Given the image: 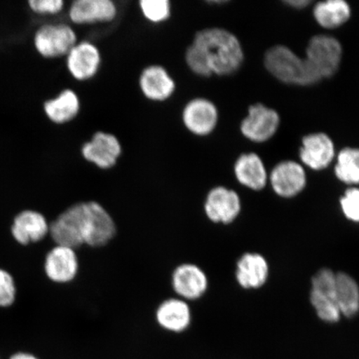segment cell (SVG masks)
<instances>
[{
    "mask_svg": "<svg viewBox=\"0 0 359 359\" xmlns=\"http://www.w3.org/2000/svg\"><path fill=\"white\" fill-rule=\"evenodd\" d=\"M340 208L348 221L359 223V187L348 188L340 198Z\"/></svg>",
    "mask_w": 359,
    "mask_h": 359,
    "instance_id": "cell-28",
    "label": "cell"
},
{
    "mask_svg": "<svg viewBox=\"0 0 359 359\" xmlns=\"http://www.w3.org/2000/svg\"><path fill=\"white\" fill-rule=\"evenodd\" d=\"M304 57L322 80L330 79L339 71L342 62V44L330 35H314L309 39Z\"/></svg>",
    "mask_w": 359,
    "mask_h": 359,
    "instance_id": "cell-4",
    "label": "cell"
},
{
    "mask_svg": "<svg viewBox=\"0 0 359 359\" xmlns=\"http://www.w3.org/2000/svg\"><path fill=\"white\" fill-rule=\"evenodd\" d=\"M170 287L174 296L193 304L200 302L208 293L210 279L199 264L183 262L173 269Z\"/></svg>",
    "mask_w": 359,
    "mask_h": 359,
    "instance_id": "cell-7",
    "label": "cell"
},
{
    "mask_svg": "<svg viewBox=\"0 0 359 359\" xmlns=\"http://www.w3.org/2000/svg\"><path fill=\"white\" fill-rule=\"evenodd\" d=\"M335 296L341 316L352 318L359 313V285L348 273H336Z\"/></svg>",
    "mask_w": 359,
    "mask_h": 359,
    "instance_id": "cell-25",
    "label": "cell"
},
{
    "mask_svg": "<svg viewBox=\"0 0 359 359\" xmlns=\"http://www.w3.org/2000/svg\"><path fill=\"white\" fill-rule=\"evenodd\" d=\"M81 110L79 97L74 90L65 89L55 97L44 102L43 111L52 123L62 125L77 118Z\"/></svg>",
    "mask_w": 359,
    "mask_h": 359,
    "instance_id": "cell-23",
    "label": "cell"
},
{
    "mask_svg": "<svg viewBox=\"0 0 359 359\" xmlns=\"http://www.w3.org/2000/svg\"><path fill=\"white\" fill-rule=\"evenodd\" d=\"M264 67L280 82L296 86H311L322 80L305 57H299L285 45L269 48L264 57Z\"/></svg>",
    "mask_w": 359,
    "mask_h": 359,
    "instance_id": "cell-2",
    "label": "cell"
},
{
    "mask_svg": "<svg viewBox=\"0 0 359 359\" xmlns=\"http://www.w3.org/2000/svg\"><path fill=\"white\" fill-rule=\"evenodd\" d=\"M118 13L111 0H76L69 7V16L78 25L106 24L114 21Z\"/></svg>",
    "mask_w": 359,
    "mask_h": 359,
    "instance_id": "cell-18",
    "label": "cell"
},
{
    "mask_svg": "<svg viewBox=\"0 0 359 359\" xmlns=\"http://www.w3.org/2000/svg\"><path fill=\"white\" fill-rule=\"evenodd\" d=\"M182 118L184 126L191 134L206 137L217 127L219 111L212 101L205 97H196L184 107Z\"/></svg>",
    "mask_w": 359,
    "mask_h": 359,
    "instance_id": "cell-14",
    "label": "cell"
},
{
    "mask_svg": "<svg viewBox=\"0 0 359 359\" xmlns=\"http://www.w3.org/2000/svg\"><path fill=\"white\" fill-rule=\"evenodd\" d=\"M280 125L278 111L263 103L250 106L248 115L242 120L241 132L250 142H266L275 136Z\"/></svg>",
    "mask_w": 359,
    "mask_h": 359,
    "instance_id": "cell-12",
    "label": "cell"
},
{
    "mask_svg": "<svg viewBox=\"0 0 359 359\" xmlns=\"http://www.w3.org/2000/svg\"><path fill=\"white\" fill-rule=\"evenodd\" d=\"M244 60L239 39L231 31L219 27L198 31L185 53L187 67L201 78L235 74Z\"/></svg>",
    "mask_w": 359,
    "mask_h": 359,
    "instance_id": "cell-1",
    "label": "cell"
},
{
    "mask_svg": "<svg viewBox=\"0 0 359 359\" xmlns=\"http://www.w3.org/2000/svg\"><path fill=\"white\" fill-rule=\"evenodd\" d=\"M287 6L296 8V10H302V8H306L312 2L311 0H288L285 2Z\"/></svg>",
    "mask_w": 359,
    "mask_h": 359,
    "instance_id": "cell-31",
    "label": "cell"
},
{
    "mask_svg": "<svg viewBox=\"0 0 359 359\" xmlns=\"http://www.w3.org/2000/svg\"><path fill=\"white\" fill-rule=\"evenodd\" d=\"M31 11L37 15H55L64 10V0H29L28 2Z\"/></svg>",
    "mask_w": 359,
    "mask_h": 359,
    "instance_id": "cell-30",
    "label": "cell"
},
{
    "mask_svg": "<svg viewBox=\"0 0 359 359\" xmlns=\"http://www.w3.org/2000/svg\"><path fill=\"white\" fill-rule=\"evenodd\" d=\"M241 199L231 188L219 185L205 193L202 210L205 217L214 226H229L234 223L241 212Z\"/></svg>",
    "mask_w": 359,
    "mask_h": 359,
    "instance_id": "cell-6",
    "label": "cell"
},
{
    "mask_svg": "<svg viewBox=\"0 0 359 359\" xmlns=\"http://www.w3.org/2000/svg\"><path fill=\"white\" fill-rule=\"evenodd\" d=\"M49 222L41 212L25 210L13 219L11 234L18 243L28 245L38 243L49 235Z\"/></svg>",
    "mask_w": 359,
    "mask_h": 359,
    "instance_id": "cell-20",
    "label": "cell"
},
{
    "mask_svg": "<svg viewBox=\"0 0 359 359\" xmlns=\"http://www.w3.org/2000/svg\"><path fill=\"white\" fill-rule=\"evenodd\" d=\"M10 359H39L33 355V354H30L28 353H16L13 354L11 357Z\"/></svg>",
    "mask_w": 359,
    "mask_h": 359,
    "instance_id": "cell-32",
    "label": "cell"
},
{
    "mask_svg": "<svg viewBox=\"0 0 359 359\" xmlns=\"http://www.w3.org/2000/svg\"><path fill=\"white\" fill-rule=\"evenodd\" d=\"M43 271L53 285L65 286L72 284L80 272L78 250L67 246L53 245L45 255Z\"/></svg>",
    "mask_w": 359,
    "mask_h": 359,
    "instance_id": "cell-10",
    "label": "cell"
},
{
    "mask_svg": "<svg viewBox=\"0 0 359 359\" xmlns=\"http://www.w3.org/2000/svg\"><path fill=\"white\" fill-rule=\"evenodd\" d=\"M313 15L317 24L326 29H335L346 24L352 10L344 0H326L313 6Z\"/></svg>",
    "mask_w": 359,
    "mask_h": 359,
    "instance_id": "cell-24",
    "label": "cell"
},
{
    "mask_svg": "<svg viewBox=\"0 0 359 359\" xmlns=\"http://www.w3.org/2000/svg\"><path fill=\"white\" fill-rule=\"evenodd\" d=\"M234 174L241 185L252 191L266 187L269 176L262 157L255 152L241 154L236 161Z\"/></svg>",
    "mask_w": 359,
    "mask_h": 359,
    "instance_id": "cell-22",
    "label": "cell"
},
{
    "mask_svg": "<svg viewBox=\"0 0 359 359\" xmlns=\"http://www.w3.org/2000/svg\"><path fill=\"white\" fill-rule=\"evenodd\" d=\"M77 43V34L66 24L44 25L34 37L36 51L45 58L66 57Z\"/></svg>",
    "mask_w": 359,
    "mask_h": 359,
    "instance_id": "cell-9",
    "label": "cell"
},
{
    "mask_svg": "<svg viewBox=\"0 0 359 359\" xmlns=\"http://www.w3.org/2000/svg\"><path fill=\"white\" fill-rule=\"evenodd\" d=\"M83 208L84 247L104 248L118 234V226L114 217L97 201H83Z\"/></svg>",
    "mask_w": 359,
    "mask_h": 359,
    "instance_id": "cell-3",
    "label": "cell"
},
{
    "mask_svg": "<svg viewBox=\"0 0 359 359\" xmlns=\"http://www.w3.org/2000/svg\"><path fill=\"white\" fill-rule=\"evenodd\" d=\"M154 320L159 329L169 334H185L193 322L191 304L176 296L165 299L154 313Z\"/></svg>",
    "mask_w": 359,
    "mask_h": 359,
    "instance_id": "cell-13",
    "label": "cell"
},
{
    "mask_svg": "<svg viewBox=\"0 0 359 359\" xmlns=\"http://www.w3.org/2000/svg\"><path fill=\"white\" fill-rule=\"evenodd\" d=\"M139 87L147 100L161 102L169 100L176 91V82L163 66H147L139 77Z\"/></svg>",
    "mask_w": 359,
    "mask_h": 359,
    "instance_id": "cell-19",
    "label": "cell"
},
{
    "mask_svg": "<svg viewBox=\"0 0 359 359\" xmlns=\"http://www.w3.org/2000/svg\"><path fill=\"white\" fill-rule=\"evenodd\" d=\"M269 273L267 260L260 254L245 253L237 260L235 276L241 288H262L268 280Z\"/></svg>",
    "mask_w": 359,
    "mask_h": 359,
    "instance_id": "cell-21",
    "label": "cell"
},
{
    "mask_svg": "<svg viewBox=\"0 0 359 359\" xmlns=\"http://www.w3.org/2000/svg\"><path fill=\"white\" fill-rule=\"evenodd\" d=\"M83 201L76 202L57 215L49 224V237L56 245L79 250L84 247Z\"/></svg>",
    "mask_w": 359,
    "mask_h": 359,
    "instance_id": "cell-5",
    "label": "cell"
},
{
    "mask_svg": "<svg viewBox=\"0 0 359 359\" xmlns=\"http://www.w3.org/2000/svg\"><path fill=\"white\" fill-rule=\"evenodd\" d=\"M16 285L10 272L0 269V307L7 308L15 303L16 299Z\"/></svg>",
    "mask_w": 359,
    "mask_h": 359,
    "instance_id": "cell-29",
    "label": "cell"
},
{
    "mask_svg": "<svg viewBox=\"0 0 359 359\" xmlns=\"http://www.w3.org/2000/svg\"><path fill=\"white\" fill-rule=\"evenodd\" d=\"M85 161L101 170H110L118 165L123 147L114 134L98 131L81 149Z\"/></svg>",
    "mask_w": 359,
    "mask_h": 359,
    "instance_id": "cell-11",
    "label": "cell"
},
{
    "mask_svg": "<svg viewBox=\"0 0 359 359\" xmlns=\"http://www.w3.org/2000/svg\"><path fill=\"white\" fill-rule=\"evenodd\" d=\"M145 19L154 24H161L172 15V4L169 0H141L139 2Z\"/></svg>",
    "mask_w": 359,
    "mask_h": 359,
    "instance_id": "cell-27",
    "label": "cell"
},
{
    "mask_svg": "<svg viewBox=\"0 0 359 359\" xmlns=\"http://www.w3.org/2000/svg\"><path fill=\"white\" fill-rule=\"evenodd\" d=\"M101 65L100 48L88 41L78 42L66 56L67 71L72 77L80 82L95 77Z\"/></svg>",
    "mask_w": 359,
    "mask_h": 359,
    "instance_id": "cell-16",
    "label": "cell"
},
{
    "mask_svg": "<svg viewBox=\"0 0 359 359\" xmlns=\"http://www.w3.org/2000/svg\"><path fill=\"white\" fill-rule=\"evenodd\" d=\"M336 273L330 269H320L312 278L309 299L321 320L334 324L340 320L341 313L335 296Z\"/></svg>",
    "mask_w": 359,
    "mask_h": 359,
    "instance_id": "cell-8",
    "label": "cell"
},
{
    "mask_svg": "<svg viewBox=\"0 0 359 359\" xmlns=\"http://www.w3.org/2000/svg\"><path fill=\"white\" fill-rule=\"evenodd\" d=\"M302 163L313 170H322L330 167L335 159L334 141L325 133L306 135L302 139L299 149Z\"/></svg>",
    "mask_w": 359,
    "mask_h": 359,
    "instance_id": "cell-17",
    "label": "cell"
},
{
    "mask_svg": "<svg viewBox=\"0 0 359 359\" xmlns=\"http://www.w3.org/2000/svg\"><path fill=\"white\" fill-rule=\"evenodd\" d=\"M269 182L276 195L282 198H292L304 190L307 175L302 164L294 161H283L273 168Z\"/></svg>",
    "mask_w": 359,
    "mask_h": 359,
    "instance_id": "cell-15",
    "label": "cell"
},
{
    "mask_svg": "<svg viewBox=\"0 0 359 359\" xmlns=\"http://www.w3.org/2000/svg\"><path fill=\"white\" fill-rule=\"evenodd\" d=\"M334 174L350 187L359 185V148L345 147L337 156Z\"/></svg>",
    "mask_w": 359,
    "mask_h": 359,
    "instance_id": "cell-26",
    "label": "cell"
}]
</instances>
